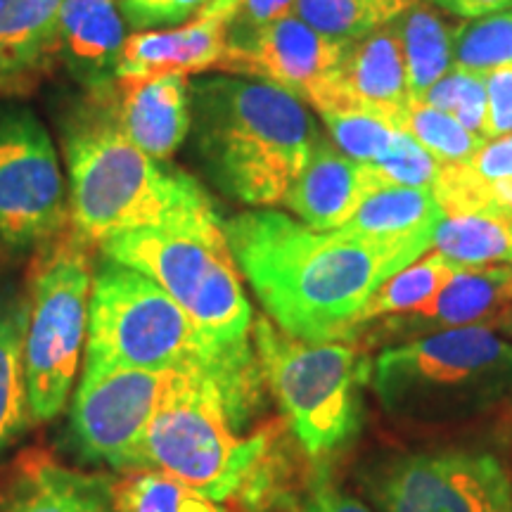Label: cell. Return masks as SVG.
Returning a JSON list of instances; mask_svg holds the SVG:
<instances>
[{"label": "cell", "mask_w": 512, "mask_h": 512, "mask_svg": "<svg viewBox=\"0 0 512 512\" xmlns=\"http://www.w3.org/2000/svg\"><path fill=\"white\" fill-rule=\"evenodd\" d=\"M226 235L266 316L306 342H354L370 294L425 254L342 228H309L275 209L242 211L226 221Z\"/></svg>", "instance_id": "6da1fadb"}, {"label": "cell", "mask_w": 512, "mask_h": 512, "mask_svg": "<svg viewBox=\"0 0 512 512\" xmlns=\"http://www.w3.org/2000/svg\"><path fill=\"white\" fill-rule=\"evenodd\" d=\"M114 91L91 93L62 131L69 221L91 245L121 233L164 228L216 211L195 178L145 155L121 131Z\"/></svg>", "instance_id": "7a4b0ae2"}, {"label": "cell", "mask_w": 512, "mask_h": 512, "mask_svg": "<svg viewBox=\"0 0 512 512\" xmlns=\"http://www.w3.org/2000/svg\"><path fill=\"white\" fill-rule=\"evenodd\" d=\"M190 136L202 169L254 209L285 202L320 131L302 100L235 74L190 81Z\"/></svg>", "instance_id": "3957f363"}, {"label": "cell", "mask_w": 512, "mask_h": 512, "mask_svg": "<svg viewBox=\"0 0 512 512\" xmlns=\"http://www.w3.org/2000/svg\"><path fill=\"white\" fill-rule=\"evenodd\" d=\"M117 368L209 375L264 406L266 382L254 344L216 342L150 278L105 259L93 275L83 373Z\"/></svg>", "instance_id": "277c9868"}, {"label": "cell", "mask_w": 512, "mask_h": 512, "mask_svg": "<svg viewBox=\"0 0 512 512\" xmlns=\"http://www.w3.org/2000/svg\"><path fill=\"white\" fill-rule=\"evenodd\" d=\"M259 406L223 387L209 375L192 373L178 384L147 427L136 470H157L181 479L214 501L240 498L264 470L280 427L252 434Z\"/></svg>", "instance_id": "5b68a950"}, {"label": "cell", "mask_w": 512, "mask_h": 512, "mask_svg": "<svg viewBox=\"0 0 512 512\" xmlns=\"http://www.w3.org/2000/svg\"><path fill=\"white\" fill-rule=\"evenodd\" d=\"M370 387L394 420L453 425L512 394V344L491 328H460L380 351Z\"/></svg>", "instance_id": "8992f818"}, {"label": "cell", "mask_w": 512, "mask_h": 512, "mask_svg": "<svg viewBox=\"0 0 512 512\" xmlns=\"http://www.w3.org/2000/svg\"><path fill=\"white\" fill-rule=\"evenodd\" d=\"M252 344L266 389L313 463L342 453L363 425V387L373 363L356 342H306L268 316L254 318Z\"/></svg>", "instance_id": "52a82bcc"}, {"label": "cell", "mask_w": 512, "mask_h": 512, "mask_svg": "<svg viewBox=\"0 0 512 512\" xmlns=\"http://www.w3.org/2000/svg\"><path fill=\"white\" fill-rule=\"evenodd\" d=\"M100 252L162 287L204 335L233 347L252 344L254 311L219 211L121 233L102 242Z\"/></svg>", "instance_id": "ba28073f"}, {"label": "cell", "mask_w": 512, "mask_h": 512, "mask_svg": "<svg viewBox=\"0 0 512 512\" xmlns=\"http://www.w3.org/2000/svg\"><path fill=\"white\" fill-rule=\"evenodd\" d=\"M91 242L79 233L57 235L43 249L31 278L24 368L31 420L57 418L72 394L88 339L93 264Z\"/></svg>", "instance_id": "9c48e42d"}, {"label": "cell", "mask_w": 512, "mask_h": 512, "mask_svg": "<svg viewBox=\"0 0 512 512\" xmlns=\"http://www.w3.org/2000/svg\"><path fill=\"white\" fill-rule=\"evenodd\" d=\"M69 221V195L48 128L27 107H0V245H48Z\"/></svg>", "instance_id": "30bf717a"}, {"label": "cell", "mask_w": 512, "mask_h": 512, "mask_svg": "<svg viewBox=\"0 0 512 512\" xmlns=\"http://www.w3.org/2000/svg\"><path fill=\"white\" fill-rule=\"evenodd\" d=\"M358 479L380 512H512V484L489 453H399Z\"/></svg>", "instance_id": "8fae6325"}, {"label": "cell", "mask_w": 512, "mask_h": 512, "mask_svg": "<svg viewBox=\"0 0 512 512\" xmlns=\"http://www.w3.org/2000/svg\"><path fill=\"white\" fill-rule=\"evenodd\" d=\"M188 375L138 368L83 373L69 413L76 451L119 472L136 470L147 427Z\"/></svg>", "instance_id": "7c38bea8"}, {"label": "cell", "mask_w": 512, "mask_h": 512, "mask_svg": "<svg viewBox=\"0 0 512 512\" xmlns=\"http://www.w3.org/2000/svg\"><path fill=\"white\" fill-rule=\"evenodd\" d=\"M354 41L316 31L297 15L240 38H228V50L216 72L271 83L294 95L318 114L335 110L339 76Z\"/></svg>", "instance_id": "4fadbf2b"}, {"label": "cell", "mask_w": 512, "mask_h": 512, "mask_svg": "<svg viewBox=\"0 0 512 512\" xmlns=\"http://www.w3.org/2000/svg\"><path fill=\"white\" fill-rule=\"evenodd\" d=\"M512 302V264L458 268L444 290L425 306L370 323L356 335L363 347H396L460 328H496Z\"/></svg>", "instance_id": "5bb4252c"}, {"label": "cell", "mask_w": 512, "mask_h": 512, "mask_svg": "<svg viewBox=\"0 0 512 512\" xmlns=\"http://www.w3.org/2000/svg\"><path fill=\"white\" fill-rule=\"evenodd\" d=\"M238 3L240 0H211L207 10L181 27L128 36L114 72L117 81L216 72L228 50V31Z\"/></svg>", "instance_id": "9a60e30c"}, {"label": "cell", "mask_w": 512, "mask_h": 512, "mask_svg": "<svg viewBox=\"0 0 512 512\" xmlns=\"http://www.w3.org/2000/svg\"><path fill=\"white\" fill-rule=\"evenodd\" d=\"M382 185L387 181L373 166L347 157L330 138L320 136L283 207L309 228L339 230L347 226L370 192Z\"/></svg>", "instance_id": "2e32d148"}, {"label": "cell", "mask_w": 512, "mask_h": 512, "mask_svg": "<svg viewBox=\"0 0 512 512\" xmlns=\"http://www.w3.org/2000/svg\"><path fill=\"white\" fill-rule=\"evenodd\" d=\"M339 91L342 95L335 110H361L384 119L396 131L406 128L413 100L394 24L354 41L339 76Z\"/></svg>", "instance_id": "e0dca14e"}, {"label": "cell", "mask_w": 512, "mask_h": 512, "mask_svg": "<svg viewBox=\"0 0 512 512\" xmlns=\"http://www.w3.org/2000/svg\"><path fill=\"white\" fill-rule=\"evenodd\" d=\"M126 38L119 0H62L57 60L67 64L74 79L91 93L117 83L114 72Z\"/></svg>", "instance_id": "ac0fdd59"}, {"label": "cell", "mask_w": 512, "mask_h": 512, "mask_svg": "<svg viewBox=\"0 0 512 512\" xmlns=\"http://www.w3.org/2000/svg\"><path fill=\"white\" fill-rule=\"evenodd\" d=\"M114 110L121 131L145 155L166 162L190 136V81L183 74L117 81Z\"/></svg>", "instance_id": "d6986e66"}, {"label": "cell", "mask_w": 512, "mask_h": 512, "mask_svg": "<svg viewBox=\"0 0 512 512\" xmlns=\"http://www.w3.org/2000/svg\"><path fill=\"white\" fill-rule=\"evenodd\" d=\"M62 0H0V91H15L57 60Z\"/></svg>", "instance_id": "ffe728a7"}, {"label": "cell", "mask_w": 512, "mask_h": 512, "mask_svg": "<svg viewBox=\"0 0 512 512\" xmlns=\"http://www.w3.org/2000/svg\"><path fill=\"white\" fill-rule=\"evenodd\" d=\"M444 209L430 188L387 183L366 197V202L351 216L347 230L351 235L384 242V245L415 247L430 252L434 230L444 219Z\"/></svg>", "instance_id": "44dd1931"}, {"label": "cell", "mask_w": 512, "mask_h": 512, "mask_svg": "<svg viewBox=\"0 0 512 512\" xmlns=\"http://www.w3.org/2000/svg\"><path fill=\"white\" fill-rule=\"evenodd\" d=\"M0 512H117L112 482L38 460L0 505Z\"/></svg>", "instance_id": "7402d4cb"}, {"label": "cell", "mask_w": 512, "mask_h": 512, "mask_svg": "<svg viewBox=\"0 0 512 512\" xmlns=\"http://www.w3.org/2000/svg\"><path fill=\"white\" fill-rule=\"evenodd\" d=\"M392 24L403 48L408 93L415 105V102L425 100L434 83L444 79L453 69V29L456 24H448L444 12L434 8L430 0L415 3Z\"/></svg>", "instance_id": "603a6c76"}, {"label": "cell", "mask_w": 512, "mask_h": 512, "mask_svg": "<svg viewBox=\"0 0 512 512\" xmlns=\"http://www.w3.org/2000/svg\"><path fill=\"white\" fill-rule=\"evenodd\" d=\"M29 299L0 297V456L27 432L31 422L24 337H27Z\"/></svg>", "instance_id": "cb8c5ba5"}, {"label": "cell", "mask_w": 512, "mask_h": 512, "mask_svg": "<svg viewBox=\"0 0 512 512\" xmlns=\"http://www.w3.org/2000/svg\"><path fill=\"white\" fill-rule=\"evenodd\" d=\"M456 264L439 254L437 249L425 252L413 264H408L401 271H396L392 278H387L377 290L370 294V299L358 313L354 325V342L356 335L366 325L387 316H401V313H411L420 306H425L430 299L444 290L448 280L458 273Z\"/></svg>", "instance_id": "d4e9b609"}, {"label": "cell", "mask_w": 512, "mask_h": 512, "mask_svg": "<svg viewBox=\"0 0 512 512\" xmlns=\"http://www.w3.org/2000/svg\"><path fill=\"white\" fill-rule=\"evenodd\" d=\"M432 247L460 268L512 264V221L501 216H444Z\"/></svg>", "instance_id": "484cf974"}, {"label": "cell", "mask_w": 512, "mask_h": 512, "mask_svg": "<svg viewBox=\"0 0 512 512\" xmlns=\"http://www.w3.org/2000/svg\"><path fill=\"white\" fill-rule=\"evenodd\" d=\"M420 0H297L294 15L320 34L344 41L387 27Z\"/></svg>", "instance_id": "4316f807"}, {"label": "cell", "mask_w": 512, "mask_h": 512, "mask_svg": "<svg viewBox=\"0 0 512 512\" xmlns=\"http://www.w3.org/2000/svg\"><path fill=\"white\" fill-rule=\"evenodd\" d=\"M117 512H228L219 501L157 470H131L112 482Z\"/></svg>", "instance_id": "83f0119b"}, {"label": "cell", "mask_w": 512, "mask_h": 512, "mask_svg": "<svg viewBox=\"0 0 512 512\" xmlns=\"http://www.w3.org/2000/svg\"><path fill=\"white\" fill-rule=\"evenodd\" d=\"M505 64H512V8L460 19L453 29V67L486 76Z\"/></svg>", "instance_id": "f1b7e54d"}, {"label": "cell", "mask_w": 512, "mask_h": 512, "mask_svg": "<svg viewBox=\"0 0 512 512\" xmlns=\"http://www.w3.org/2000/svg\"><path fill=\"white\" fill-rule=\"evenodd\" d=\"M406 133L418 140L439 164H458L467 162L482 150L486 138L479 133L470 131L453 119L451 114L437 110V107L425 105V102H415L411 105L406 119Z\"/></svg>", "instance_id": "f546056e"}, {"label": "cell", "mask_w": 512, "mask_h": 512, "mask_svg": "<svg viewBox=\"0 0 512 512\" xmlns=\"http://www.w3.org/2000/svg\"><path fill=\"white\" fill-rule=\"evenodd\" d=\"M337 150L361 164H373L392 145L396 131L387 121L361 110H335L320 114Z\"/></svg>", "instance_id": "4dcf8cb0"}, {"label": "cell", "mask_w": 512, "mask_h": 512, "mask_svg": "<svg viewBox=\"0 0 512 512\" xmlns=\"http://www.w3.org/2000/svg\"><path fill=\"white\" fill-rule=\"evenodd\" d=\"M422 102L451 114L465 128L482 136L486 117V79L482 74L453 67L444 79L434 83Z\"/></svg>", "instance_id": "1f68e13d"}, {"label": "cell", "mask_w": 512, "mask_h": 512, "mask_svg": "<svg viewBox=\"0 0 512 512\" xmlns=\"http://www.w3.org/2000/svg\"><path fill=\"white\" fill-rule=\"evenodd\" d=\"M373 169L387 183L411 185V188H430L437 181L441 164L415 140L411 133L399 131L380 159H375Z\"/></svg>", "instance_id": "d6a6232c"}, {"label": "cell", "mask_w": 512, "mask_h": 512, "mask_svg": "<svg viewBox=\"0 0 512 512\" xmlns=\"http://www.w3.org/2000/svg\"><path fill=\"white\" fill-rule=\"evenodd\" d=\"M285 512H370L366 503L332 482L325 465L316 463L304 477L302 489H297L285 503Z\"/></svg>", "instance_id": "836d02e7"}, {"label": "cell", "mask_w": 512, "mask_h": 512, "mask_svg": "<svg viewBox=\"0 0 512 512\" xmlns=\"http://www.w3.org/2000/svg\"><path fill=\"white\" fill-rule=\"evenodd\" d=\"M211 0H119L124 19L133 29L181 27L209 8Z\"/></svg>", "instance_id": "e575fe53"}, {"label": "cell", "mask_w": 512, "mask_h": 512, "mask_svg": "<svg viewBox=\"0 0 512 512\" xmlns=\"http://www.w3.org/2000/svg\"><path fill=\"white\" fill-rule=\"evenodd\" d=\"M486 79V117L482 136L486 140L512 133V64L498 67Z\"/></svg>", "instance_id": "d590c367"}, {"label": "cell", "mask_w": 512, "mask_h": 512, "mask_svg": "<svg viewBox=\"0 0 512 512\" xmlns=\"http://www.w3.org/2000/svg\"><path fill=\"white\" fill-rule=\"evenodd\" d=\"M297 0H240L235 10L233 22H230L228 38H240L268 27L287 15H294Z\"/></svg>", "instance_id": "8d00e7d4"}, {"label": "cell", "mask_w": 512, "mask_h": 512, "mask_svg": "<svg viewBox=\"0 0 512 512\" xmlns=\"http://www.w3.org/2000/svg\"><path fill=\"white\" fill-rule=\"evenodd\" d=\"M472 176L482 183H496L512 178V133L486 140L482 150L465 162Z\"/></svg>", "instance_id": "74e56055"}, {"label": "cell", "mask_w": 512, "mask_h": 512, "mask_svg": "<svg viewBox=\"0 0 512 512\" xmlns=\"http://www.w3.org/2000/svg\"><path fill=\"white\" fill-rule=\"evenodd\" d=\"M430 3L437 10L444 12V15L458 19L496 15V12L512 8V0H430Z\"/></svg>", "instance_id": "f35d334b"}, {"label": "cell", "mask_w": 512, "mask_h": 512, "mask_svg": "<svg viewBox=\"0 0 512 512\" xmlns=\"http://www.w3.org/2000/svg\"><path fill=\"white\" fill-rule=\"evenodd\" d=\"M496 330H501L505 337H510V339H512V302L508 304V309L503 311V316L498 318Z\"/></svg>", "instance_id": "ab89813d"}]
</instances>
